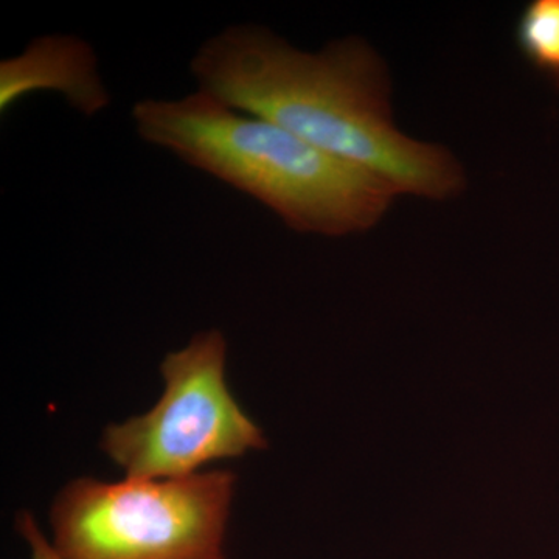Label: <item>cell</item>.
Segmentation results:
<instances>
[{"instance_id":"1","label":"cell","mask_w":559,"mask_h":559,"mask_svg":"<svg viewBox=\"0 0 559 559\" xmlns=\"http://www.w3.org/2000/svg\"><path fill=\"white\" fill-rule=\"evenodd\" d=\"M190 72L198 90L377 173L400 194L448 200L465 186L450 151L395 127L388 70L366 40L310 53L261 25H230L198 47Z\"/></svg>"},{"instance_id":"2","label":"cell","mask_w":559,"mask_h":559,"mask_svg":"<svg viewBox=\"0 0 559 559\" xmlns=\"http://www.w3.org/2000/svg\"><path fill=\"white\" fill-rule=\"evenodd\" d=\"M131 117L143 142L248 194L300 234L345 237L369 230L400 194L377 173L204 91L170 100L145 98Z\"/></svg>"},{"instance_id":"3","label":"cell","mask_w":559,"mask_h":559,"mask_svg":"<svg viewBox=\"0 0 559 559\" xmlns=\"http://www.w3.org/2000/svg\"><path fill=\"white\" fill-rule=\"evenodd\" d=\"M235 481L229 471L70 481L51 509L53 546L66 559H227Z\"/></svg>"},{"instance_id":"4","label":"cell","mask_w":559,"mask_h":559,"mask_svg":"<svg viewBox=\"0 0 559 559\" xmlns=\"http://www.w3.org/2000/svg\"><path fill=\"white\" fill-rule=\"evenodd\" d=\"M227 342L198 333L160 366L165 390L142 417L109 426L102 448L135 479H178L216 460L264 447L263 433L226 384Z\"/></svg>"},{"instance_id":"5","label":"cell","mask_w":559,"mask_h":559,"mask_svg":"<svg viewBox=\"0 0 559 559\" xmlns=\"http://www.w3.org/2000/svg\"><path fill=\"white\" fill-rule=\"evenodd\" d=\"M40 91L61 94L84 117L98 116L112 100L94 47L68 33L39 36L20 55L0 61V112Z\"/></svg>"},{"instance_id":"6","label":"cell","mask_w":559,"mask_h":559,"mask_svg":"<svg viewBox=\"0 0 559 559\" xmlns=\"http://www.w3.org/2000/svg\"><path fill=\"white\" fill-rule=\"evenodd\" d=\"M518 49L559 91V0H532L514 31Z\"/></svg>"},{"instance_id":"7","label":"cell","mask_w":559,"mask_h":559,"mask_svg":"<svg viewBox=\"0 0 559 559\" xmlns=\"http://www.w3.org/2000/svg\"><path fill=\"white\" fill-rule=\"evenodd\" d=\"M17 532L31 549V559H66L53 543L43 535L31 513H22L17 518Z\"/></svg>"}]
</instances>
